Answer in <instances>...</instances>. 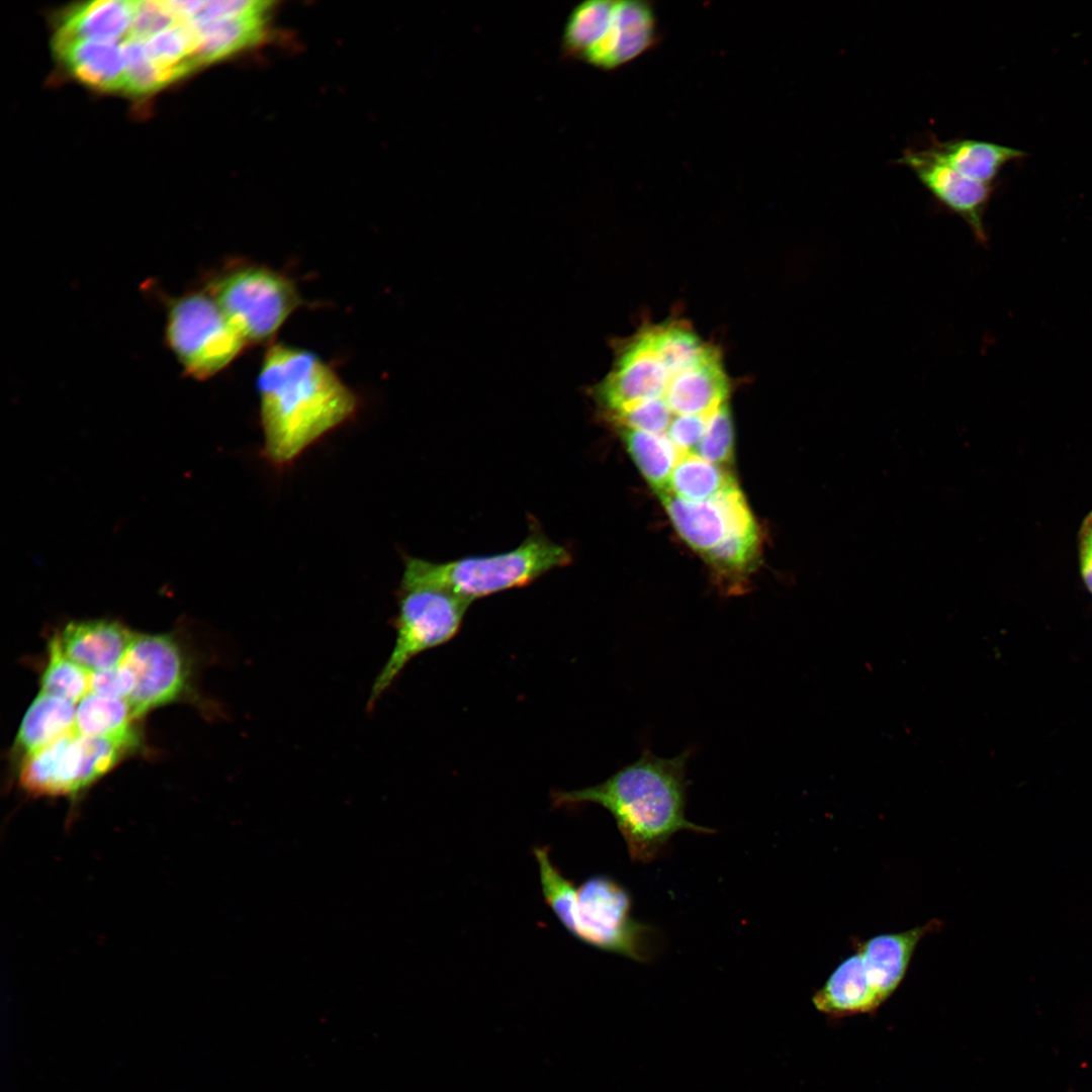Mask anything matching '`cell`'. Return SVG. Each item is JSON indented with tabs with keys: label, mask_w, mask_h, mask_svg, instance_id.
<instances>
[{
	"label": "cell",
	"mask_w": 1092,
	"mask_h": 1092,
	"mask_svg": "<svg viewBox=\"0 0 1092 1092\" xmlns=\"http://www.w3.org/2000/svg\"><path fill=\"white\" fill-rule=\"evenodd\" d=\"M571 559L566 547L533 527L518 547L503 553L445 562L406 557L400 581L436 586L471 603L526 585L548 571L569 564Z\"/></svg>",
	"instance_id": "4"
},
{
	"label": "cell",
	"mask_w": 1092,
	"mask_h": 1092,
	"mask_svg": "<svg viewBox=\"0 0 1092 1092\" xmlns=\"http://www.w3.org/2000/svg\"><path fill=\"white\" fill-rule=\"evenodd\" d=\"M616 1L588 0L578 4L569 14L562 35L566 57L581 59L607 33L613 19Z\"/></svg>",
	"instance_id": "24"
},
{
	"label": "cell",
	"mask_w": 1092,
	"mask_h": 1092,
	"mask_svg": "<svg viewBox=\"0 0 1092 1092\" xmlns=\"http://www.w3.org/2000/svg\"><path fill=\"white\" fill-rule=\"evenodd\" d=\"M714 414L674 416L665 436L680 455L692 453L704 436Z\"/></svg>",
	"instance_id": "32"
},
{
	"label": "cell",
	"mask_w": 1092,
	"mask_h": 1092,
	"mask_svg": "<svg viewBox=\"0 0 1092 1092\" xmlns=\"http://www.w3.org/2000/svg\"><path fill=\"white\" fill-rule=\"evenodd\" d=\"M121 663L134 676L127 701L135 717L176 700L188 682L187 659L169 634H134Z\"/></svg>",
	"instance_id": "9"
},
{
	"label": "cell",
	"mask_w": 1092,
	"mask_h": 1092,
	"mask_svg": "<svg viewBox=\"0 0 1092 1092\" xmlns=\"http://www.w3.org/2000/svg\"><path fill=\"white\" fill-rule=\"evenodd\" d=\"M657 494L678 535L694 550L705 555L728 535L727 519L716 499L688 500L668 489Z\"/></svg>",
	"instance_id": "18"
},
{
	"label": "cell",
	"mask_w": 1092,
	"mask_h": 1092,
	"mask_svg": "<svg viewBox=\"0 0 1092 1092\" xmlns=\"http://www.w3.org/2000/svg\"><path fill=\"white\" fill-rule=\"evenodd\" d=\"M941 924L932 919L906 931L879 934L856 943L868 981L882 1004L904 979L918 942Z\"/></svg>",
	"instance_id": "12"
},
{
	"label": "cell",
	"mask_w": 1092,
	"mask_h": 1092,
	"mask_svg": "<svg viewBox=\"0 0 1092 1092\" xmlns=\"http://www.w3.org/2000/svg\"><path fill=\"white\" fill-rule=\"evenodd\" d=\"M257 389L263 456L276 468L294 462L325 435L351 420L355 393L314 353L276 344L263 359Z\"/></svg>",
	"instance_id": "1"
},
{
	"label": "cell",
	"mask_w": 1092,
	"mask_h": 1092,
	"mask_svg": "<svg viewBox=\"0 0 1092 1092\" xmlns=\"http://www.w3.org/2000/svg\"><path fill=\"white\" fill-rule=\"evenodd\" d=\"M149 56L175 81L191 72L196 64L188 27L177 24L144 41Z\"/></svg>",
	"instance_id": "26"
},
{
	"label": "cell",
	"mask_w": 1092,
	"mask_h": 1092,
	"mask_svg": "<svg viewBox=\"0 0 1092 1092\" xmlns=\"http://www.w3.org/2000/svg\"><path fill=\"white\" fill-rule=\"evenodd\" d=\"M61 61L82 83L99 90H123L121 41L75 39L55 42Z\"/></svg>",
	"instance_id": "15"
},
{
	"label": "cell",
	"mask_w": 1092,
	"mask_h": 1092,
	"mask_svg": "<svg viewBox=\"0 0 1092 1092\" xmlns=\"http://www.w3.org/2000/svg\"><path fill=\"white\" fill-rule=\"evenodd\" d=\"M122 48L124 91L133 95H145L171 82L167 72L149 56L143 40L127 37L122 42Z\"/></svg>",
	"instance_id": "27"
},
{
	"label": "cell",
	"mask_w": 1092,
	"mask_h": 1092,
	"mask_svg": "<svg viewBox=\"0 0 1092 1092\" xmlns=\"http://www.w3.org/2000/svg\"><path fill=\"white\" fill-rule=\"evenodd\" d=\"M177 24L180 22L169 1H134L132 22L127 37L145 41Z\"/></svg>",
	"instance_id": "31"
},
{
	"label": "cell",
	"mask_w": 1092,
	"mask_h": 1092,
	"mask_svg": "<svg viewBox=\"0 0 1092 1092\" xmlns=\"http://www.w3.org/2000/svg\"><path fill=\"white\" fill-rule=\"evenodd\" d=\"M1081 550H1092V514L1085 520L1082 528Z\"/></svg>",
	"instance_id": "35"
},
{
	"label": "cell",
	"mask_w": 1092,
	"mask_h": 1092,
	"mask_svg": "<svg viewBox=\"0 0 1092 1092\" xmlns=\"http://www.w3.org/2000/svg\"><path fill=\"white\" fill-rule=\"evenodd\" d=\"M812 1002L817 1010L844 1017L877 1010L882 1003L874 993L858 952L843 960L817 990Z\"/></svg>",
	"instance_id": "17"
},
{
	"label": "cell",
	"mask_w": 1092,
	"mask_h": 1092,
	"mask_svg": "<svg viewBox=\"0 0 1092 1092\" xmlns=\"http://www.w3.org/2000/svg\"><path fill=\"white\" fill-rule=\"evenodd\" d=\"M75 703L40 693L26 710L16 735L25 754L38 750L75 729Z\"/></svg>",
	"instance_id": "20"
},
{
	"label": "cell",
	"mask_w": 1092,
	"mask_h": 1092,
	"mask_svg": "<svg viewBox=\"0 0 1092 1092\" xmlns=\"http://www.w3.org/2000/svg\"><path fill=\"white\" fill-rule=\"evenodd\" d=\"M136 744L135 739L92 737L74 729L25 754L19 783L33 795L73 797L105 775Z\"/></svg>",
	"instance_id": "6"
},
{
	"label": "cell",
	"mask_w": 1092,
	"mask_h": 1092,
	"mask_svg": "<svg viewBox=\"0 0 1092 1092\" xmlns=\"http://www.w3.org/2000/svg\"><path fill=\"white\" fill-rule=\"evenodd\" d=\"M897 162L911 169L941 206L964 219L979 244L988 243L984 216L994 189L992 184L965 177L928 148L907 149Z\"/></svg>",
	"instance_id": "10"
},
{
	"label": "cell",
	"mask_w": 1092,
	"mask_h": 1092,
	"mask_svg": "<svg viewBox=\"0 0 1092 1092\" xmlns=\"http://www.w3.org/2000/svg\"><path fill=\"white\" fill-rule=\"evenodd\" d=\"M270 3L251 1L241 13L203 23H183L192 37L196 66L233 55L258 42L265 33Z\"/></svg>",
	"instance_id": "13"
},
{
	"label": "cell",
	"mask_w": 1092,
	"mask_h": 1092,
	"mask_svg": "<svg viewBox=\"0 0 1092 1092\" xmlns=\"http://www.w3.org/2000/svg\"><path fill=\"white\" fill-rule=\"evenodd\" d=\"M167 339L186 372L200 379L221 371L247 345L214 298L203 293L171 304Z\"/></svg>",
	"instance_id": "8"
},
{
	"label": "cell",
	"mask_w": 1092,
	"mask_h": 1092,
	"mask_svg": "<svg viewBox=\"0 0 1092 1092\" xmlns=\"http://www.w3.org/2000/svg\"><path fill=\"white\" fill-rule=\"evenodd\" d=\"M57 637L65 655L94 672L120 664L134 633L117 622L89 620L70 622Z\"/></svg>",
	"instance_id": "14"
},
{
	"label": "cell",
	"mask_w": 1092,
	"mask_h": 1092,
	"mask_svg": "<svg viewBox=\"0 0 1092 1092\" xmlns=\"http://www.w3.org/2000/svg\"><path fill=\"white\" fill-rule=\"evenodd\" d=\"M211 290V296L246 344L272 339L301 303L288 277L259 265L235 268L217 278Z\"/></svg>",
	"instance_id": "7"
},
{
	"label": "cell",
	"mask_w": 1092,
	"mask_h": 1092,
	"mask_svg": "<svg viewBox=\"0 0 1092 1092\" xmlns=\"http://www.w3.org/2000/svg\"><path fill=\"white\" fill-rule=\"evenodd\" d=\"M738 486L727 468L694 453L682 454L670 475L668 490L693 502L714 500Z\"/></svg>",
	"instance_id": "21"
},
{
	"label": "cell",
	"mask_w": 1092,
	"mask_h": 1092,
	"mask_svg": "<svg viewBox=\"0 0 1092 1092\" xmlns=\"http://www.w3.org/2000/svg\"><path fill=\"white\" fill-rule=\"evenodd\" d=\"M133 687L134 676L123 663L90 674L89 691L98 696L127 700Z\"/></svg>",
	"instance_id": "33"
},
{
	"label": "cell",
	"mask_w": 1092,
	"mask_h": 1092,
	"mask_svg": "<svg viewBox=\"0 0 1092 1092\" xmlns=\"http://www.w3.org/2000/svg\"><path fill=\"white\" fill-rule=\"evenodd\" d=\"M133 6L134 1L97 0L69 8L59 17L54 41L125 39L130 31Z\"/></svg>",
	"instance_id": "16"
},
{
	"label": "cell",
	"mask_w": 1092,
	"mask_h": 1092,
	"mask_svg": "<svg viewBox=\"0 0 1092 1092\" xmlns=\"http://www.w3.org/2000/svg\"><path fill=\"white\" fill-rule=\"evenodd\" d=\"M135 717L130 704L124 699H113L87 694L76 708L75 730L86 736L138 739L131 727Z\"/></svg>",
	"instance_id": "22"
},
{
	"label": "cell",
	"mask_w": 1092,
	"mask_h": 1092,
	"mask_svg": "<svg viewBox=\"0 0 1092 1092\" xmlns=\"http://www.w3.org/2000/svg\"><path fill=\"white\" fill-rule=\"evenodd\" d=\"M470 604L436 586L400 581L394 644L372 685L370 708L415 657L445 644L458 633Z\"/></svg>",
	"instance_id": "5"
},
{
	"label": "cell",
	"mask_w": 1092,
	"mask_h": 1092,
	"mask_svg": "<svg viewBox=\"0 0 1092 1092\" xmlns=\"http://www.w3.org/2000/svg\"><path fill=\"white\" fill-rule=\"evenodd\" d=\"M692 453L725 468L733 461L734 426L729 402L714 414Z\"/></svg>",
	"instance_id": "29"
},
{
	"label": "cell",
	"mask_w": 1092,
	"mask_h": 1092,
	"mask_svg": "<svg viewBox=\"0 0 1092 1092\" xmlns=\"http://www.w3.org/2000/svg\"><path fill=\"white\" fill-rule=\"evenodd\" d=\"M759 545L758 531L744 534L729 533L716 547L706 553L705 557L719 571L741 573L753 564Z\"/></svg>",
	"instance_id": "28"
},
{
	"label": "cell",
	"mask_w": 1092,
	"mask_h": 1092,
	"mask_svg": "<svg viewBox=\"0 0 1092 1092\" xmlns=\"http://www.w3.org/2000/svg\"><path fill=\"white\" fill-rule=\"evenodd\" d=\"M691 754L692 750L686 749L664 758L646 748L638 759L598 785L554 793L553 803L564 808L590 803L602 806L615 819L631 859L650 862L663 853L678 831L713 832L686 817Z\"/></svg>",
	"instance_id": "2"
},
{
	"label": "cell",
	"mask_w": 1092,
	"mask_h": 1092,
	"mask_svg": "<svg viewBox=\"0 0 1092 1092\" xmlns=\"http://www.w3.org/2000/svg\"><path fill=\"white\" fill-rule=\"evenodd\" d=\"M1081 561L1084 580L1092 593V550H1081Z\"/></svg>",
	"instance_id": "34"
},
{
	"label": "cell",
	"mask_w": 1092,
	"mask_h": 1092,
	"mask_svg": "<svg viewBox=\"0 0 1092 1092\" xmlns=\"http://www.w3.org/2000/svg\"><path fill=\"white\" fill-rule=\"evenodd\" d=\"M533 853L544 901L572 936L636 962L653 959L658 934L632 916L631 896L620 883L595 875L575 887L552 862L548 846H537Z\"/></svg>",
	"instance_id": "3"
},
{
	"label": "cell",
	"mask_w": 1092,
	"mask_h": 1092,
	"mask_svg": "<svg viewBox=\"0 0 1092 1092\" xmlns=\"http://www.w3.org/2000/svg\"><path fill=\"white\" fill-rule=\"evenodd\" d=\"M638 469L656 493L668 489L672 470L681 456L665 435L617 428Z\"/></svg>",
	"instance_id": "23"
},
{
	"label": "cell",
	"mask_w": 1092,
	"mask_h": 1092,
	"mask_svg": "<svg viewBox=\"0 0 1092 1092\" xmlns=\"http://www.w3.org/2000/svg\"><path fill=\"white\" fill-rule=\"evenodd\" d=\"M662 393L658 397L637 402L609 417V420L616 428H629L653 435H665L674 415L668 407Z\"/></svg>",
	"instance_id": "30"
},
{
	"label": "cell",
	"mask_w": 1092,
	"mask_h": 1092,
	"mask_svg": "<svg viewBox=\"0 0 1092 1092\" xmlns=\"http://www.w3.org/2000/svg\"><path fill=\"white\" fill-rule=\"evenodd\" d=\"M49 662L40 678L41 692L73 703L90 689V672L63 652L57 635L49 645Z\"/></svg>",
	"instance_id": "25"
},
{
	"label": "cell",
	"mask_w": 1092,
	"mask_h": 1092,
	"mask_svg": "<svg viewBox=\"0 0 1092 1092\" xmlns=\"http://www.w3.org/2000/svg\"><path fill=\"white\" fill-rule=\"evenodd\" d=\"M657 40L654 9L645 1H616L604 37L581 58L603 70L617 69L644 54Z\"/></svg>",
	"instance_id": "11"
},
{
	"label": "cell",
	"mask_w": 1092,
	"mask_h": 1092,
	"mask_svg": "<svg viewBox=\"0 0 1092 1092\" xmlns=\"http://www.w3.org/2000/svg\"><path fill=\"white\" fill-rule=\"evenodd\" d=\"M928 149L965 177L986 184H992L1006 164L1026 155L1020 150L994 143L960 139L934 141Z\"/></svg>",
	"instance_id": "19"
}]
</instances>
